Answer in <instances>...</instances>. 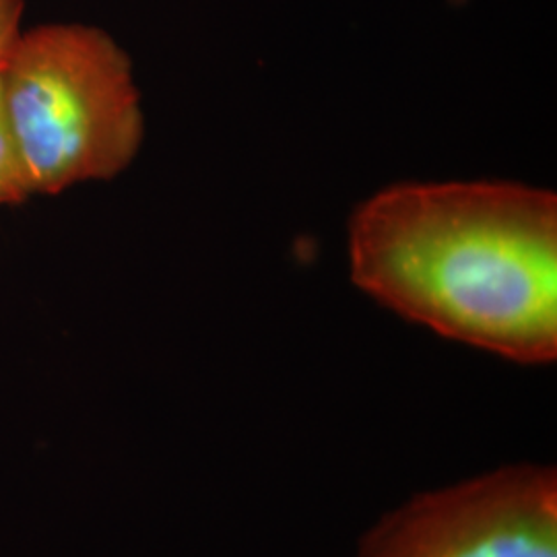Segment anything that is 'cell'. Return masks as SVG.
<instances>
[{
    "instance_id": "5b68a950",
    "label": "cell",
    "mask_w": 557,
    "mask_h": 557,
    "mask_svg": "<svg viewBox=\"0 0 557 557\" xmlns=\"http://www.w3.org/2000/svg\"><path fill=\"white\" fill-rule=\"evenodd\" d=\"M25 0H0V71L13 54L21 38V17Z\"/></svg>"
},
{
    "instance_id": "277c9868",
    "label": "cell",
    "mask_w": 557,
    "mask_h": 557,
    "mask_svg": "<svg viewBox=\"0 0 557 557\" xmlns=\"http://www.w3.org/2000/svg\"><path fill=\"white\" fill-rule=\"evenodd\" d=\"M29 197H32V188L25 176L20 151L4 112L2 85H0V207L20 205Z\"/></svg>"
},
{
    "instance_id": "7a4b0ae2",
    "label": "cell",
    "mask_w": 557,
    "mask_h": 557,
    "mask_svg": "<svg viewBox=\"0 0 557 557\" xmlns=\"http://www.w3.org/2000/svg\"><path fill=\"white\" fill-rule=\"evenodd\" d=\"M0 85L32 195L114 178L137 158L143 112L133 64L98 27L46 23L23 32Z\"/></svg>"
},
{
    "instance_id": "6da1fadb",
    "label": "cell",
    "mask_w": 557,
    "mask_h": 557,
    "mask_svg": "<svg viewBox=\"0 0 557 557\" xmlns=\"http://www.w3.org/2000/svg\"><path fill=\"white\" fill-rule=\"evenodd\" d=\"M349 250L354 283L400 317L520 363L556 359V195L403 184L354 215Z\"/></svg>"
},
{
    "instance_id": "3957f363",
    "label": "cell",
    "mask_w": 557,
    "mask_h": 557,
    "mask_svg": "<svg viewBox=\"0 0 557 557\" xmlns=\"http://www.w3.org/2000/svg\"><path fill=\"white\" fill-rule=\"evenodd\" d=\"M356 557H557V475L545 465L425 492L374 524Z\"/></svg>"
}]
</instances>
